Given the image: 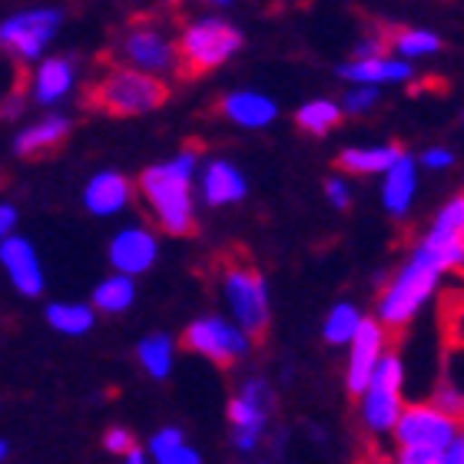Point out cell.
I'll return each mask as SVG.
<instances>
[{
	"label": "cell",
	"instance_id": "6da1fadb",
	"mask_svg": "<svg viewBox=\"0 0 464 464\" xmlns=\"http://www.w3.org/2000/svg\"><path fill=\"white\" fill-rule=\"evenodd\" d=\"M193 176L196 150H183L166 163H156L140 176L143 193L156 226L169 236H189L193 232Z\"/></svg>",
	"mask_w": 464,
	"mask_h": 464
},
{
	"label": "cell",
	"instance_id": "7a4b0ae2",
	"mask_svg": "<svg viewBox=\"0 0 464 464\" xmlns=\"http://www.w3.org/2000/svg\"><path fill=\"white\" fill-rule=\"evenodd\" d=\"M441 276H445V272L438 269V262L415 246V252L401 262V269L392 276L385 292L378 295L375 319L382 322L388 332H401L418 312L425 309V302L435 295Z\"/></svg>",
	"mask_w": 464,
	"mask_h": 464
},
{
	"label": "cell",
	"instance_id": "3957f363",
	"mask_svg": "<svg viewBox=\"0 0 464 464\" xmlns=\"http://www.w3.org/2000/svg\"><path fill=\"white\" fill-rule=\"evenodd\" d=\"M219 295L229 319L249 339H262L269 329V289L252 262L232 259L219 272Z\"/></svg>",
	"mask_w": 464,
	"mask_h": 464
},
{
	"label": "cell",
	"instance_id": "277c9868",
	"mask_svg": "<svg viewBox=\"0 0 464 464\" xmlns=\"http://www.w3.org/2000/svg\"><path fill=\"white\" fill-rule=\"evenodd\" d=\"M176 44H179L183 73H209L236 57V50L242 47V34L223 17H203L186 24Z\"/></svg>",
	"mask_w": 464,
	"mask_h": 464
},
{
	"label": "cell",
	"instance_id": "5b68a950",
	"mask_svg": "<svg viewBox=\"0 0 464 464\" xmlns=\"http://www.w3.org/2000/svg\"><path fill=\"white\" fill-rule=\"evenodd\" d=\"M166 100L160 77L140 73L133 67H116L93 87V103L110 116H140L156 110Z\"/></svg>",
	"mask_w": 464,
	"mask_h": 464
},
{
	"label": "cell",
	"instance_id": "8992f818",
	"mask_svg": "<svg viewBox=\"0 0 464 464\" xmlns=\"http://www.w3.org/2000/svg\"><path fill=\"white\" fill-rule=\"evenodd\" d=\"M401 385H405V365L395 352H388L378 365L372 385L365 388L362 395V425L372 431V435H392L398 425V418L405 411V401H401Z\"/></svg>",
	"mask_w": 464,
	"mask_h": 464
},
{
	"label": "cell",
	"instance_id": "52a82bcc",
	"mask_svg": "<svg viewBox=\"0 0 464 464\" xmlns=\"http://www.w3.org/2000/svg\"><path fill=\"white\" fill-rule=\"evenodd\" d=\"M458 435H461L458 418L445 415V411L435 408L431 401H428V405L425 401L405 405L395 431H392L395 451H405V448H415V451H445Z\"/></svg>",
	"mask_w": 464,
	"mask_h": 464
},
{
	"label": "cell",
	"instance_id": "ba28073f",
	"mask_svg": "<svg viewBox=\"0 0 464 464\" xmlns=\"http://www.w3.org/2000/svg\"><path fill=\"white\" fill-rule=\"evenodd\" d=\"M183 348H189L193 355L209 358L213 365L229 368V365H236L239 358L249 355L252 339L232 319H223V315H203V319H196L186 325Z\"/></svg>",
	"mask_w": 464,
	"mask_h": 464
},
{
	"label": "cell",
	"instance_id": "9c48e42d",
	"mask_svg": "<svg viewBox=\"0 0 464 464\" xmlns=\"http://www.w3.org/2000/svg\"><path fill=\"white\" fill-rule=\"evenodd\" d=\"M60 20H63V14L57 7L20 10L0 24V47L24 63H40V53L57 37Z\"/></svg>",
	"mask_w": 464,
	"mask_h": 464
},
{
	"label": "cell",
	"instance_id": "30bf717a",
	"mask_svg": "<svg viewBox=\"0 0 464 464\" xmlns=\"http://www.w3.org/2000/svg\"><path fill=\"white\" fill-rule=\"evenodd\" d=\"M120 50H123L126 67L150 73V77H166L173 70H183L179 67V44H173L153 24H136L123 37Z\"/></svg>",
	"mask_w": 464,
	"mask_h": 464
},
{
	"label": "cell",
	"instance_id": "8fae6325",
	"mask_svg": "<svg viewBox=\"0 0 464 464\" xmlns=\"http://www.w3.org/2000/svg\"><path fill=\"white\" fill-rule=\"evenodd\" d=\"M388 355V329L378 319H365L358 329L355 342L348 345V365H345V385L348 395L362 398L365 388L372 385L382 358Z\"/></svg>",
	"mask_w": 464,
	"mask_h": 464
},
{
	"label": "cell",
	"instance_id": "7c38bea8",
	"mask_svg": "<svg viewBox=\"0 0 464 464\" xmlns=\"http://www.w3.org/2000/svg\"><path fill=\"white\" fill-rule=\"evenodd\" d=\"M156 256H160V242L146 226H126L110 239V266L120 276H143L153 269Z\"/></svg>",
	"mask_w": 464,
	"mask_h": 464
},
{
	"label": "cell",
	"instance_id": "4fadbf2b",
	"mask_svg": "<svg viewBox=\"0 0 464 464\" xmlns=\"http://www.w3.org/2000/svg\"><path fill=\"white\" fill-rule=\"evenodd\" d=\"M0 266H4L10 285H14L20 295L34 299V295L44 292V269H40L37 249H34L27 239H20V236L0 239Z\"/></svg>",
	"mask_w": 464,
	"mask_h": 464
},
{
	"label": "cell",
	"instance_id": "5bb4252c",
	"mask_svg": "<svg viewBox=\"0 0 464 464\" xmlns=\"http://www.w3.org/2000/svg\"><path fill=\"white\" fill-rule=\"evenodd\" d=\"M352 87H382V83H405L411 77V63L401 57H352L335 67Z\"/></svg>",
	"mask_w": 464,
	"mask_h": 464
},
{
	"label": "cell",
	"instance_id": "9a60e30c",
	"mask_svg": "<svg viewBox=\"0 0 464 464\" xmlns=\"http://www.w3.org/2000/svg\"><path fill=\"white\" fill-rule=\"evenodd\" d=\"M73 80H77V73H73V63L67 57L40 60L34 77H30V100L37 107H53L73 90Z\"/></svg>",
	"mask_w": 464,
	"mask_h": 464
},
{
	"label": "cell",
	"instance_id": "2e32d148",
	"mask_svg": "<svg viewBox=\"0 0 464 464\" xmlns=\"http://www.w3.org/2000/svg\"><path fill=\"white\" fill-rule=\"evenodd\" d=\"M229 425H232V445L239 448L242 455H249L256 451L262 441V431L269 425V405H262V401H252L246 395H232L229 401Z\"/></svg>",
	"mask_w": 464,
	"mask_h": 464
},
{
	"label": "cell",
	"instance_id": "e0dca14e",
	"mask_svg": "<svg viewBox=\"0 0 464 464\" xmlns=\"http://www.w3.org/2000/svg\"><path fill=\"white\" fill-rule=\"evenodd\" d=\"M133 199V186L123 173L116 169H103L87 183L83 189V206H87L93 216H116L123 213L126 206Z\"/></svg>",
	"mask_w": 464,
	"mask_h": 464
},
{
	"label": "cell",
	"instance_id": "ac0fdd59",
	"mask_svg": "<svg viewBox=\"0 0 464 464\" xmlns=\"http://www.w3.org/2000/svg\"><path fill=\"white\" fill-rule=\"evenodd\" d=\"M199 189H203V199L209 206H232L246 199V176L236 169L226 160H213V163L203 169V179H199Z\"/></svg>",
	"mask_w": 464,
	"mask_h": 464
},
{
	"label": "cell",
	"instance_id": "d6986e66",
	"mask_svg": "<svg viewBox=\"0 0 464 464\" xmlns=\"http://www.w3.org/2000/svg\"><path fill=\"white\" fill-rule=\"evenodd\" d=\"M70 133V120L60 113H50L37 123H30L27 130H20L14 136V153L24 156V160H34V156L50 153L53 146H60Z\"/></svg>",
	"mask_w": 464,
	"mask_h": 464
},
{
	"label": "cell",
	"instance_id": "ffe728a7",
	"mask_svg": "<svg viewBox=\"0 0 464 464\" xmlns=\"http://www.w3.org/2000/svg\"><path fill=\"white\" fill-rule=\"evenodd\" d=\"M415 189H418V166H415V160L405 153L385 176H382V206L398 219V216L408 213V206L415 199Z\"/></svg>",
	"mask_w": 464,
	"mask_h": 464
},
{
	"label": "cell",
	"instance_id": "44dd1931",
	"mask_svg": "<svg viewBox=\"0 0 464 464\" xmlns=\"http://www.w3.org/2000/svg\"><path fill=\"white\" fill-rule=\"evenodd\" d=\"M223 113L229 116L236 126H246V130H262L269 126L279 113L276 100H269L266 93H256V90H236L223 100Z\"/></svg>",
	"mask_w": 464,
	"mask_h": 464
},
{
	"label": "cell",
	"instance_id": "7402d4cb",
	"mask_svg": "<svg viewBox=\"0 0 464 464\" xmlns=\"http://www.w3.org/2000/svg\"><path fill=\"white\" fill-rule=\"evenodd\" d=\"M405 156V150L395 143H382V146H348L339 153V166L345 173L355 176H385L392 166Z\"/></svg>",
	"mask_w": 464,
	"mask_h": 464
},
{
	"label": "cell",
	"instance_id": "603a6c76",
	"mask_svg": "<svg viewBox=\"0 0 464 464\" xmlns=\"http://www.w3.org/2000/svg\"><path fill=\"white\" fill-rule=\"evenodd\" d=\"M418 249L428 252V256L438 262L441 272L464 269V239L455 236V232L441 229V226H431V229L425 232V239L418 242Z\"/></svg>",
	"mask_w": 464,
	"mask_h": 464
},
{
	"label": "cell",
	"instance_id": "cb8c5ba5",
	"mask_svg": "<svg viewBox=\"0 0 464 464\" xmlns=\"http://www.w3.org/2000/svg\"><path fill=\"white\" fill-rule=\"evenodd\" d=\"M97 322V309L83 302H50L47 325L60 335H87Z\"/></svg>",
	"mask_w": 464,
	"mask_h": 464
},
{
	"label": "cell",
	"instance_id": "d4e9b609",
	"mask_svg": "<svg viewBox=\"0 0 464 464\" xmlns=\"http://www.w3.org/2000/svg\"><path fill=\"white\" fill-rule=\"evenodd\" d=\"M150 461L153 464H203L199 451L186 445L179 428H160L150 438Z\"/></svg>",
	"mask_w": 464,
	"mask_h": 464
},
{
	"label": "cell",
	"instance_id": "484cf974",
	"mask_svg": "<svg viewBox=\"0 0 464 464\" xmlns=\"http://www.w3.org/2000/svg\"><path fill=\"white\" fill-rule=\"evenodd\" d=\"M173 352H176L173 339L163 335V332H153V335H146V339L136 345L140 365H143L146 375L156 378V382L169 378V372H173Z\"/></svg>",
	"mask_w": 464,
	"mask_h": 464
},
{
	"label": "cell",
	"instance_id": "4316f807",
	"mask_svg": "<svg viewBox=\"0 0 464 464\" xmlns=\"http://www.w3.org/2000/svg\"><path fill=\"white\" fill-rule=\"evenodd\" d=\"M133 299H136L133 279H130V276H120V272H113L110 279H103L97 289H93V309L107 312V315L126 312L133 305Z\"/></svg>",
	"mask_w": 464,
	"mask_h": 464
},
{
	"label": "cell",
	"instance_id": "83f0119b",
	"mask_svg": "<svg viewBox=\"0 0 464 464\" xmlns=\"http://www.w3.org/2000/svg\"><path fill=\"white\" fill-rule=\"evenodd\" d=\"M342 113H345V110H342V103H335V100H309V103H302V107L295 110V123L312 136H325L329 130L339 126Z\"/></svg>",
	"mask_w": 464,
	"mask_h": 464
},
{
	"label": "cell",
	"instance_id": "f1b7e54d",
	"mask_svg": "<svg viewBox=\"0 0 464 464\" xmlns=\"http://www.w3.org/2000/svg\"><path fill=\"white\" fill-rule=\"evenodd\" d=\"M362 322H365V315H362L352 302H339V305L325 315L322 335H325L329 345H352L355 335H358V329H362Z\"/></svg>",
	"mask_w": 464,
	"mask_h": 464
},
{
	"label": "cell",
	"instance_id": "f546056e",
	"mask_svg": "<svg viewBox=\"0 0 464 464\" xmlns=\"http://www.w3.org/2000/svg\"><path fill=\"white\" fill-rule=\"evenodd\" d=\"M392 50H395L401 60H418V57H431L441 50V37L431 34V30H398L392 34Z\"/></svg>",
	"mask_w": 464,
	"mask_h": 464
},
{
	"label": "cell",
	"instance_id": "4dcf8cb0",
	"mask_svg": "<svg viewBox=\"0 0 464 464\" xmlns=\"http://www.w3.org/2000/svg\"><path fill=\"white\" fill-rule=\"evenodd\" d=\"M431 405L441 408L451 418H464V392L458 385H451L448 378H438L435 392H431Z\"/></svg>",
	"mask_w": 464,
	"mask_h": 464
},
{
	"label": "cell",
	"instance_id": "1f68e13d",
	"mask_svg": "<svg viewBox=\"0 0 464 464\" xmlns=\"http://www.w3.org/2000/svg\"><path fill=\"white\" fill-rule=\"evenodd\" d=\"M435 226L455 232V236L464 239V193L455 196V199H448V203L441 206V213L435 216Z\"/></svg>",
	"mask_w": 464,
	"mask_h": 464
},
{
	"label": "cell",
	"instance_id": "d6a6232c",
	"mask_svg": "<svg viewBox=\"0 0 464 464\" xmlns=\"http://www.w3.org/2000/svg\"><path fill=\"white\" fill-rule=\"evenodd\" d=\"M445 332L451 345H464V292L445 305Z\"/></svg>",
	"mask_w": 464,
	"mask_h": 464
},
{
	"label": "cell",
	"instance_id": "836d02e7",
	"mask_svg": "<svg viewBox=\"0 0 464 464\" xmlns=\"http://www.w3.org/2000/svg\"><path fill=\"white\" fill-rule=\"evenodd\" d=\"M375 103H378V87H352L345 97H342V110L352 116L368 113Z\"/></svg>",
	"mask_w": 464,
	"mask_h": 464
},
{
	"label": "cell",
	"instance_id": "e575fe53",
	"mask_svg": "<svg viewBox=\"0 0 464 464\" xmlns=\"http://www.w3.org/2000/svg\"><path fill=\"white\" fill-rule=\"evenodd\" d=\"M103 448H107L110 455H120V458H126L130 451H136L133 435H130L126 428H110L107 435H103Z\"/></svg>",
	"mask_w": 464,
	"mask_h": 464
},
{
	"label": "cell",
	"instance_id": "d590c367",
	"mask_svg": "<svg viewBox=\"0 0 464 464\" xmlns=\"http://www.w3.org/2000/svg\"><path fill=\"white\" fill-rule=\"evenodd\" d=\"M325 199H329L335 209H348V203H352V189H348V183L342 179V176H329V179H325Z\"/></svg>",
	"mask_w": 464,
	"mask_h": 464
},
{
	"label": "cell",
	"instance_id": "8d00e7d4",
	"mask_svg": "<svg viewBox=\"0 0 464 464\" xmlns=\"http://www.w3.org/2000/svg\"><path fill=\"white\" fill-rule=\"evenodd\" d=\"M451 163H455V153L445 150V146H431V150L421 153V166H428V169H448Z\"/></svg>",
	"mask_w": 464,
	"mask_h": 464
},
{
	"label": "cell",
	"instance_id": "74e56055",
	"mask_svg": "<svg viewBox=\"0 0 464 464\" xmlns=\"http://www.w3.org/2000/svg\"><path fill=\"white\" fill-rule=\"evenodd\" d=\"M382 50H385V40L382 37H365V40H358L355 44V57H385V53H382Z\"/></svg>",
	"mask_w": 464,
	"mask_h": 464
},
{
	"label": "cell",
	"instance_id": "f35d334b",
	"mask_svg": "<svg viewBox=\"0 0 464 464\" xmlns=\"http://www.w3.org/2000/svg\"><path fill=\"white\" fill-rule=\"evenodd\" d=\"M438 464H464V428H461V435H458L455 441H451V445L441 451Z\"/></svg>",
	"mask_w": 464,
	"mask_h": 464
},
{
	"label": "cell",
	"instance_id": "ab89813d",
	"mask_svg": "<svg viewBox=\"0 0 464 464\" xmlns=\"http://www.w3.org/2000/svg\"><path fill=\"white\" fill-rule=\"evenodd\" d=\"M14 226H17V209L10 203L0 206V236L7 239V236H14Z\"/></svg>",
	"mask_w": 464,
	"mask_h": 464
},
{
	"label": "cell",
	"instance_id": "60d3db41",
	"mask_svg": "<svg viewBox=\"0 0 464 464\" xmlns=\"http://www.w3.org/2000/svg\"><path fill=\"white\" fill-rule=\"evenodd\" d=\"M123 464H150V458H146L143 451H140V448H136V451H130V455L123 458Z\"/></svg>",
	"mask_w": 464,
	"mask_h": 464
},
{
	"label": "cell",
	"instance_id": "b9f144b4",
	"mask_svg": "<svg viewBox=\"0 0 464 464\" xmlns=\"http://www.w3.org/2000/svg\"><path fill=\"white\" fill-rule=\"evenodd\" d=\"M203 4H219V7H226V4H232V0H203Z\"/></svg>",
	"mask_w": 464,
	"mask_h": 464
},
{
	"label": "cell",
	"instance_id": "7bdbcfd3",
	"mask_svg": "<svg viewBox=\"0 0 464 464\" xmlns=\"http://www.w3.org/2000/svg\"><path fill=\"white\" fill-rule=\"evenodd\" d=\"M382 464H385V461H382Z\"/></svg>",
	"mask_w": 464,
	"mask_h": 464
}]
</instances>
